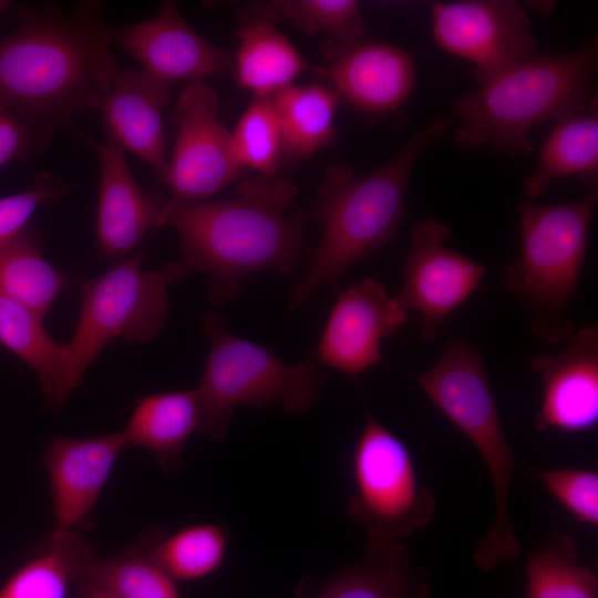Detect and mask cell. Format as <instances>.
Instances as JSON below:
<instances>
[{"mask_svg": "<svg viewBox=\"0 0 598 598\" xmlns=\"http://www.w3.org/2000/svg\"><path fill=\"white\" fill-rule=\"evenodd\" d=\"M571 175L587 183L589 189L597 187V95L585 112L556 123L540 148L534 171L523 182L524 194L536 198L547 192L553 181Z\"/></svg>", "mask_w": 598, "mask_h": 598, "instance_id": "cell-22", "label": "cell"}, {"mask_svg": "<svg viewBox=\"0 0 598 598\" xmlns=\"http://www.w3.org/2000/svg\"><path fill=\"white\" fill-rule=\"evenodd\" d=\"M598 41L590 38L561 54H536L473 92L460 96L456 112L462 125L453 142L461 150L483 146L507 154L528 155L530 130L585 112L592 96Z\"/></svg>", "mask_w": 598, "mask_h": 598, "instance_id": "cell-4", "label": "cell"}, {"mask_svg": "<svg viewBox=\"0 0 598 598\" xmlns=\"http://www.w3.org/2000/svg\"><path fill=\"white\" fill-rule=\"evenodd\" d=\"M235 55L238 84L254 97H271L308 68L296 47L271 22L240 24Z\"/></svg>", "mask_w": 598, "mask_h": 598, "instance_id": "cell-23", "label": "cell"}, {"mask_svg": "<svg viewBox=\"0 0 598 598\" xmlns=\"http://www.w3.org/2000/svg\"><path fill=\"white\" fill-rule=\"evenodd\" d=\"M116 42L142 70L172 84L204 82L234 65L235 54L196 32L175 1L162 2L154 17L116 30Z\"/></svg>", "mask_w": 598, "mask_h": 598, "instance_id": "cell-15", "label": "cell"}, {"mask_svg": "<svg viewBox=\"0 0 598 598\" xmlns=\"http://www.w3.org/2000/svg\"><path fill=\"white\" fill-rule=\"evenodd\" d=\"M450 235V227L435 218L413 225L404 285L394 297L405 312L421 315L420 334L426 342L437 339L448 316L471 297L486 274L483 265L445 245Z\"/></svg>", "mask_w": 598, "mask_h": 598, "instance_id": "cell-12", "label": "cell"}, {"mask_svg": "<svg viewBox=\"0 0 598 598\" xmlns=\"http://www.w3.org/2000/svg\"><path fill=\"white\" fill-rule=\"evenodd\" d=\"M218 114V97L204 82L188 83L179 94L174 110L177 131L167 185L171 199L195 203L241 175L230 132Z\"/></svg>", "mask_w": 598, "mask_h": 598, "instance_id": "cell-11", "label": "cell"}, {"mask_svg": "<svg viewBox=\"0 0 598 598\" xmlns=\"http://www.w3.org/2000/svg\"><path fill=\"white\" fill-rule=\"evenodd\" d=\"M144 256V249L138 248L82 286L79 321L65 344L60 409L112 339L147 342L162 332L168 310L167 289L182 278L173 262L159 270H143Z\"/></svg>", "mask_w": 598, "mask_h": 598, "instance_id": "cell-8", "label": "cell"}, {"mask_svg": "<svg viewBox=\"0 0 598 598\" xmlns=\"http://www.w3.org/2000/svg\"><path fill=\"white\" fill-rule=\"evenodd\" d=\"M451 125L447 117L431 120L390 159L362 176L344 164L327 168L313 208L321 237L289 292L290 310L392 240L405 215V193L417 161Z\"/></svg>", "mask_w": 598, "mask_h": 598, "instance_id": "cell-3", "label": "cell"}, {"mask_svg": "<svg viewBox=\"0 0 598 598\" xmlns=\"http://www.w3.org/2000/svg\"><path fill=\"white\" fill-rule=\"evenodd\" d=\"M285 19L306 34L326 33L329 40L350 43L367 37V28L353 0H279L248 4L240 24Z\"/></svg>", "mask_w": 598, "mask_h": 598, "instance_id": "cell-28", "label": "cell"}, {"mask_svg": "<svg viewBox=\"0 0 598 598\" xmlns=\"http://www.w3.org/2000/svg\"><path fill=\"white\" fill-rule=\"evenodd\" d=\"M228 537L215 524H196L171 535L147 533L138 547L171 578L195 580L214 573L223 563Z\"/></svg>", "mask_w": 598, "mask_h": 598, "instance_id": "cell-27", "label": "cell"}, {"mask_svg": "<svg viewBox=\"0 0 598 598\" xmlns=\"http://www.w3.org/2000/svg\"><path fill=\"white\" fill-rule=\"evenodd\" d=\"M85 141L100 162L97 244L104 257L120 260L134 252L151 229L162 226L165 199L140 188L124 148L114 140Z\"/></svg>", "mask_w": 598, "mask_h": 598, "instance_id": "cell-18", "label": "cell"}, {"mask_svg": "<svg viewBox=\"0 0 598 598\" xmlns=\"http://www.w3.org/2000/svg\"><path fill=\"white\" fill-rule=\"evenodd\" d=\"M127 444L123 432L90 439H52L44 454L54 514L52 533L71 532L90 513Z\"/></svg>", "mask_w": 598, "mask_h": 598, "instance_id": "cell-19", "label": "cell"}, {"mask_svg": "<svg viewBox=\"0 0 598 598\" xmlns=\"http://www.w3.org/2000/svg\"><path fill=\"white\" fill-rule=\"evenodd\" d=\"M171 100V83L143 70L120 68L95 107L104 118L107 137L145 162L165 185L169 158L162 113Z\"/></svg>", "mask_w": 598, "mask_h": 598, "instance_id": "cell-17", "label": "cell"}, {"mask_svg": "<svg viewBox=\"0 0 598 598\" xmlns=\"http://www.w3.org/2000/svg\"><path fill=\"white\" fill-rule=\"evenodd\" d=\"M406 318L382 282L357 281L338 293L311 360L358 377L383 361L382 340L395 336Z\"/></svg>", "mask_w": 598, "mask_h": 598, "instance_id": "cell-13", "label": "cell"}, {"mask_svg": "<svg viewBox=\"0 0 598 598\" xmlns=\"http://www.w3.org/2000/svg\"><path fill=\"white\" fill-rule=\"evenodd\" d=\"M12 6V1L0 0V18Z\"/></svg>", "mask_w": 598, "mask_h": 598, "instance_id": "cell-38", "label": "cell"}, {"mask_svg": "<svg viewBox=\"0 0 598 598\" xmlns=\"http://www.w3.org/2000/svg\"><path fill=\"white\" fill-rule=\"evenodd\" d=\"M432 31L442 50L474 64L480 85L537 54L529 19L513 0L436 2Z\"/></svg>", "mask_w": 598, "mask_h": 598, "instance_id": "cell-10", "label": "cell"}, {"mask_svg": "<svg viewBox=\"0 0 598 598\" xmlns=\"http://www.w3.org/2000/svg\"><path fill=\"white\" fill-rule=\"evenodd\" d=\"M526 598H598V576L578 563L575 539L550 533L528 558Z\"/></svg>", "mask_w": 598, "mask_h": 598, "instance_id": "cell-30", "label": "cell"}, {"mask_svg": "<svg viewBox=\"0 0 598 598\" xmlns=\"http://www.w3.org/2000/svg\"><path fill=\"white\" fill-rule=\"evenodd\" d=\"M425 395L475 445L492 480L495 517L474 546L475 566L491 571L522 553L509 518L515 456L502 426L481 353L461 337L450 340L437 362L414 375Z\"/></svg>", "mask_w": 598, "mask_h": 598, "instance_id": "cell-5", "label": "cell"}, {"mask_svg": "<svg viewBox=\"0 0 598 598\" xmlns=\"http://www.w3.org/2000/svg\"><path fill=\"white\" fill-rule=\"evenodd\" d=\"M545 385L535 417L538 430L584 432L598 421V328L577 331L555 354H539L530 362Z\"/></svg>", "mask_w": 598, "mask_h": 598, "instance_id": "cell-16", "label": "cell"}, {"mask_svg": "<svg viewBox=\"0 0 598 598\" xmlns=\"http://www.w3.org/2000/svg\"><path fill=\"white\" fill-rule=\"evenodd\" d=\"M431 574L411 561L400 540H374L362 559L323 588L319 598H429Z\"/></svg>", "mask_w": 598, "mask_h": 598, "instance_id": "cell-20", "label": "cell"}, {"mask_svg": "<svg viewBox=\"0 0 598 598\" xmlns=\"http://www.w3.org/2000/svg\"><path fill=\"white\" fill-rule=\"evenodd\" d=\"M80 598H114L109 592L89 586H76Z\"/></svg>", "mask_w": 598, "mask_h": 598, "instance_id": "cell-36", "label": "cell"}, {"mask_svg": "<svg viewBox=\"0 0 598 598\" xmlns=\"http://www.w3.org/2000/svg\"><path fill=\"white\" fill-rule=\"evenodd\" d=\"M298 190L288 178L257 175L238 185L230 199L181 203L165 199L162 226L179 236L176 265L186 278H213L209 299H235L240 281L260 270L291 272L303 251V212L290 213Z\"/></svg>", "mask_w": 598, "mask_h": 598, "instance_id": "cell-2", "label": "cell"}, {"mask_svg": "<svg viewBox=\"0 0 598 598\" xmlns=\"http://www.w3.org/2000/svg\"><path fill=\"white\" fill-rule=\"evenodd\" d=\"M92 549L72 530L51 533L48 545L0 588V598H66L69 582Z\"/></svg>", "mask_w": 598, "mask_h": 598, "instance_id": "cell-29", "label": "cell"}, {"mask_svg": "<svg viewBox=\"0 0 598 598\" xmlns=\"http://www.w3.org/2000/svg\"><path fill=\"white\" fill-rule=\"evenodd\" d=\"M348 514L371 542L400 540L430 525L433 493L419 481L408 446L367 411L352 454Z\"/></svg>", "mask_w": 598, "mask_h": 598, "instance_id": "cell-9", "label": "cell"}, {"mask_svg": "<svg viewBox=\"0 0 598 598\" xmlns=\"http://www.w3.org/2000/svg\"><path fill=\"white\" fill-rule=\"evenodd\" d=\"M72 283L68 274L43 256L37 229L28 225L0 248V292L22 303L42 320Z\"/></svg>", "mask_w": 598, "mask_h": 598, "instance_id": "cell-25", "label": "cell"}, {"mask_svg": "<svg viewBox=\"0 0 598 598\" xmlns=\"http://www.w3.org/2000/svg\"><path fill=\"white\" fill-rule=\"evenodd\" d=\"M101 1L70 11L53 3L18 8V29L0 37V104L54 134L76 114L96 107L120 70L116 30Z\"/></svg>", "mask_w": 598, "mask_h": 598, "instance_id": "cell-1", "label": "cell"}, {"mask_svg": "<svg viewBox=\"0 0 598 598\" xmlns=\"http://www.w3.org/2000/svg\"><path fill=\"white\" fill-rule=\"evenodd\" d=\"M321 51L334 91L367 117L399 110L414 87V54L402 48L364 38L350 43L328 40Z\"/></svg>", "mask_w": 598, "mask_h": 598, "instance_id": "cell-14", "label": "cell"}, {"mask_svg": "<svg viewBox=\"0 0 598 598\" xmlns=\"http://www.w3.org/2000/svg\"><path fill=\"white\" fill-rule=\"evenodd\" d=\"M42 321L29 308L0 292V342L35 372L48 406L58 411L65 344L56 343Z\"/></svg>", "mask_w": 598, "mask_h": 598, "instance_id": "cell-26", "label": "cell"}, {"mask_svg": "<svg viewBox=\"0 0 598 598\" xmlns=\"http://www.w3.org/2000/svg\"><path fill=\"white\" fill-rule=\"evenodd\" d=\"M73 582L102 589L114 598H178L173 578L140 548L117 557L91 556L78 568Z\"/></svg>", "mask_w": 598, "mask_h": 598, "instance_id": "cell-31", "label": "cell"}, {"mask_svg": "<svg viewBox=\"0 0 598 598\" xmlns=\"http://www.w3.org/2000/svg\"><path fill=\"white\" fill-rule=\"evenodd\" d=\"M198 426L195 391H172L138 398L123 433L128 444L154 453L165 473L174 476L183 466V450Z\"/></svg>", "mask_w": 598, "mask_h": 598, "instance_id": "cell-21", "label": "cell"}, {"mask_svg": "<svg viewBox=\"0 0 598 598\" xmlns=\"http://www.w3.org/2000/svg\"><path fill=\"white\" fill-rule=\"evenodd\" d=\"M68 185L54 172L38 173L25 190L0 198V248L12 240L25 226L38 207L59 202Z\"/></svg>", "mask_w": 598, "mask_h": 598, "instance_id": "cell-34", "label": "cell"}, {"mask_svg": "<svg viewBox=\"0 0 598 598\" xmlns=\"http://www.w3.org/2000/svg\"><path fill=\"white\" fill-rule=\"evenodd\" d=\"M529 468L579 523L598 526L597 472L575 467L544 471Z\"/></svg>", "mask_w": 598, "mask_h": 598, "instance_id": "cell-33", "label": "cell"}, {"mask_svg": "<svg viewBox=\"0 0 598 598\" xmlns=\"http://www.w3.org/2000/svg\"><path fill=\"white\" fill-rule=\"evenodd\" d=\"M598 202L597 187L577 202L518 205L520 249L505 274L507 288L517 293L542 338L569 334L563 316L582 270L589 226Z\"/></svg>", "mask_w": 598, "mask_h": 598, "instance_id": "cell-7", "label": "cell"}, {"mask_svg": "<svg viewBox=\"0 0 598 598\" xmlns=\"http://www.w3.org/2000/svg\"><path fill=\"white\" fill-rule=\"evenodd\" d=\"M271 99L279 121L283 158L298 162L334 142L340 96L332 86L292 84Z\"/></svg>", "mask_w": 598, "mask_h": 598, "instance_id": "cell-24", "label": "cell"}, {"mask_svg": "<svg viewBox=\"0 0 598 598\" xmlns=\"http://www.w3.org/2000/svg\"><path fill=\"white\" fill-rule=\"evenodd\" d=\"M530 8H534L538 13H543V12H550L551 9L555 7L554 2H549V1H538V2H529L528 4Z\"/></svg>", "mask_w": 598, "mask_h": 598, "instance_id": "cell-37", "label": "cell"}, {"mask_svg": "<svg viewBox=\"0 0 598 598\" xmlns=\"http://www.w3.org/2000/svg\"><path fill=\"white\" fill-rule=\"evenodd\" d=\"M234 154L243 168L275 176L283 158L278 116L271 97H254L230 132Z\"/></svg>", "mask_w": 598, "mask_h": 598, "instance_id": "cell-32", "label": "cell"}, {"mask_svg": "<svg viewBox=\"0 0 598 598\" xmlns=\"http://www.w3.org/2000/svg\"><path fill=\"white\" fill-rule=\"evenodd\" d=\"M200 328L209 338V351L194 391L198 429L208 439L217 441L226 435L239 405L278 404L290 414H301L316 404L326 375L313 360L285 364L270 349L228 331L218 311L208 312Z\"/></svg>", "mask_w": 598, "mask_h": 598, "instance_id": "cell-6", "label": "cell"}, {"mask_svg": "<svg viewBox=\"0 0 598 598\" xmlns=\"http://www.w3.org/2000/svg\"><path fill=\"white\" fill-rule=\"evenodd\" d=\"M52 136L0 104V167L31 159L49 146Z\"/></svg>", "mask_w": 598, "mask_h": 598, "instance_id": "cell-35", "label": "cell"}]
</instances>
